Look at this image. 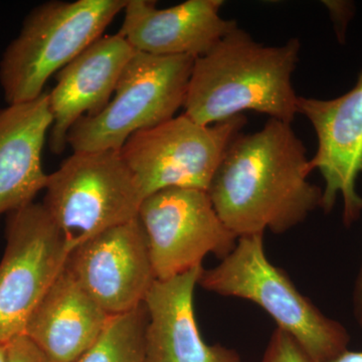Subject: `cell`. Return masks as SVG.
Listing matches in <instances>:
<instances>
[{
	"instance_id": "1",
	"label": "cell",
	"mask_w": 362,
	"mask_h": 362,
	"mask_svg": "<svg viewBox=\"0 0 362 362\" xmlns=\"http://www.w3.org/2000/svg\"><path fill=\"white\" fill-rule=\"evenodd\" d=\"M309 160L291 124L269 118L262 129L233 140L206 192L238 238L284 233L322 204Z\"/></svg>"
},
{
	"instance_id": "2",
	"label": "cell",
	"mask_w": 362,
	"mask_h": 362,
	"mask_svg": "<svg viewBox=\"0 0 362 362\" xmlns=\"http://www.w3.org/2000/svg\"><path fill=\"white\" fill-rule=\"evenodd\" d=\"M300 49L297 37L282 45H267L238 26L195 59L183 114L204 126L246 111L292 124L299 98L292 76Z\"/></svg>"
},
{
	"instance_id": "3",
	"label": "cell",
	"mask_w": 362,
	"mask_h": 362,
	"mask_svg": "<svg viewBox=\"0 0 362 362\" xmlns=\"http://www.w3.org/2000/svg\"><path fill=\"white\" fill-rule=\"evenodd\" d=\"M199 285L214 294L258 305L279 329L296 340L311 362L329 361L349 349L344 326L317 308L282 269L271 263L264 235L239 238L218 266L202 270Z\"/></svg>"
},
{
	"instance_id": "4",
	"label": "cell",
	"mask_w": 362,
	"mask_h": 362,
	"mask_svg": "<svg viewBox=\"0 0 362 362\" xmlns=\"http://www.w3.org/2000/svg\"><path fill=\"white\" fill-rule=\"evenodd\" d=\"M127 1L52 0L35 6L0 61V85L7 105L44 94L49 78L101 37Z\"/></svg>"
},
{
	"instance_id": "5",
	"label": "cell",
	"mask_w": 362,
	"mask_h": 362,
	"mask_svg": "<svg viewBox=\"0 0 362 362\" xmlns=\"http://www.w3.org/2000/svg\"><path fill=\"white\" fill-rule=\"evenodd\" d=\"M195 59L136 52L105 108L71 127L74 152L120 150L128 138L156 127L182 108Z\"/></svg>"
},
{
	"instance_id": "6",
	"label": "cell",
	"mask_w": 362,
	"mask_h": 362,
	"mask_svg": "<svg viewBox=\"0 0 362 362\" xmlns=\"http://www.w3.org/2000/svg\"><path fill=\"white\" fill-rule=\"evenodd\" d=\"M45 211L70 252L98 233L138 218L143 199L119 150L74 152L45 185Z\"/></svg>"
},
{
	"instance_id": "7",
	"label": "cell",
	"mask_w": 362,
	"mask_h": 362,
	"mask_svg": "<svg viewBox=\"0 0 362 362\" xmlns=\"http://www.w3.org/2000/svg\"><path fill=\"white\" fill-rule=\"evenodd\" d=\"M246 123L244 114L209 126L182 114L135 133L119 151L144 199L166 188L206 192L226 150Z\"/></svg>"
},
{
	"instance_id": "8",
	"label": "cell",
	"mask_w": 362,
	"mask_h": 362,
	"mask_svg": "<svg viewBox=\"0 0 362 362\" xmlns=\"http://www.w3.org/2000/svg\"><path fill=\"white\" fill-rule=\"evenodd\" d=\"M70 249L42 204L8 214L0 262V343L25 334L26 325L65 269Z\"/></svg>"
},
{
	"instance_id": "9",
	"label": "cell",
	"mask_w": 362,
	"mask_h": 362,
	"mask_svg": "<svg viewBox=\"0 0 362 362\" xmlns=\"http://www.w3.org/2000/svg\"><path fill=\"white\" fill-rule=\"evenodd\" d=\"M138 218L156 280L202 267L207 255L223 259L239 239L221 221L207 192L197 188H166L149 195Z\"/></svg>"
},
{
	"instance_id": "10",
	"label": "cell",
	"mask_w": 362,
	"mask_h": 362,
	"mask_svg": "<svg viewBox=\"0 0 362 362\" xmlns=\"http://www.w3.org/2000/svg\"><path fill=\"white\" fill-rule=\"evenodd\" d=\"M66 269L110 317L144 303L156 281L146 235L138 218L74 247Z\"/></svg>"
},
{
	"instance_id": "11",
	"label": "cell",
	"mask_w": 362,
	"mask_h": 362,
	"mask_svg": "<svg viewBox=\"0 0 362 362\" xmlns=\"http://www.w3.org/2000/svg\"><path fill=\"white\" fill-rule=\"evenodd\" d=\"M297 112L308 119L318 140L309 162L325 182L321 209L330 213L341 197L343 223L352 226L362 214L356 187L362 173V71L354 88L335 99L298 98Z\"/></svg>"
},
{
	"instance_id": "12",
	"label": "cell",
	"mask_w": 362,
	"mask_h": 362,
	"mask_svg": "<svg viewBox=\"0 0 362 362\" xmlns=\"http://www.w3.org/2000/svg\"><path fill=\"white\" fill-rule=\"evenodd\" d=\"M223 0H187L158 9L151 0H128L119 35L136 52L197 59L238 28L221 16Z\"/></svg>"
},
{
	"instance_id": "13",
	"label": "cell",
	"mask_w": 362,
	"mask_h": 362,
	"mask_svg": "<svg viewBox=\"0 0 362 362\" xmlns=\"http://www.w3.org/2000/svg\"><path fill=\"white\" fill-rule=\"evenodd\" d=\"M136 54L118 33L102 35L56 74L49 95L52 116L49 148L65 151L68 134L84 116L99 113L110 102L124 69Z\"/></svg>"
},
{
	"instance_id": "14",
	"label": "cell",
	"mask_w": 362,
	"mask_h": 362,
	"mask_svg": "<svg viewBox=\"0 0 362 362\" xmlns=\"http://www.w3.org/2000/svg\"><path fill=\"white\" fill-rule=\"evenodd\" d=\"M202 267L156 280L145 298L146 362H243L235 350L202 339L194 313V290Z\"/></svg>"
},
{
	"instance_id": "15",
	"label": "cell",
	"mask_w": 362,
	"mask_h": 362,
	"mask_svg": "<svg viewBox=\"0 0 362 362\" xmlns=\"http://www.w3.org/2000/svg\"><path fill=\"white\" fill-rule=\"evenodd\" d=\"M52 125L47 93L0 109V216L33 204L45 189L42 153Z\"/></svg>"
},
{
	"instance_id": "16",
	"label": "cell",
	"mask_w": 362,
	"mask_h": 362,
	"mask_svg": "<svg viewBox=\"0 0 362 362\" xmlns=\"http://www.w3.org/2000/svg\"><path fill=\"white\" fill-rule=\"evenodd\" d=\"M111 317L78 285L66 266L25 330L49 362H76L97 341Z\"/></svg>"
},
{
	"instance_id": "17",
	"label": "cell",
	"mask_w": 362,
	"mask_h": 362,
	"mask_svg": "<svg viewBox=\"0 0 362 362\" xmlns=\"http://www.w3.org/2000/svg\"><path fill=\"white\" fill-rule=\"evenodd\" d=\"M145 304L111 317L97 341L76 362H146Z\"/></svg>"
},
{
	"instance_id": "18",
	"label": "cell",
	"mask_w": 362,
	"mask_h": 362,
	"mask_svg": "<svg viewBox=\"0 0 362 362\" xmlns=\"http://www.w3.org/2000/svg\"><path fill=\"white\" fill-rule=\"evenodd\" d=\"M261 362H311L296 340L276 328Z\"/></svg>"
},
{
	"instance_id": "19",
	"label": "cell",
	"mask_w": 362,
	"mask_h": 362,
	"mask_svg": "<svg viewBox=\"0 0 362 362\" xmlns=\"http://www.w3.org/2000/svg\"><path fill=\"white\" fill-rule=\"evenodd\" d=\"M6 362H49L44 354L25 335L6 344Z\"/></svg>"
},
{
	"instance_id": "20",
	"label": "cell",
	"mask_w": 362,
	"mask_h": 362,
	"mask_svg": "<svg viewBox=\"0 0 362 362\" xmlns=\"http://www.w3.org/2000/svg\"><path fill=\"white\" fill-rule=\"evenodd\" d=\"M322 4L330 14L338 40L343 44L347 26L356 13V6L350 1H323Z\"/></svg>"
},
{
	"instance_id": "21",
	"label": "cell",
	"mask_w": 362,
	"mask_h": 362,
	"mask_svg": "<svg viewBox=\"0 0 362 362\" xmlns=\"http://www.w3.org/2000/svg\"><path fill=\"white\" fill-rule=\"evenodd\" d=\"M352 304H354V314L356 322L362 329V259L361 268H359L356 283H354Z\"/></svg>"
},
{
	"instance_id": "22",
	"label": "cell",
	"mask_w": 362,
	"mask_h": 362,
	"mask_svg": "<svg viewBox=\"0 0 362 362\" xmlns=\"http://www.w3.org/2000/svg\"><path fill=\"white\" fill-rule=\"evenodd\" d=\"M327 362H362V351H351L347 349Z\"/></svg>"
},
{
	"instance_id": "23",
	"label": "cell",
	"mask_w": 362,
	"mask_h": 362,
	"mask_svg": "<svg viewBox=\"0 0 362 362\" xmlns=\"http://www.w3.org/2000/svg\"><path fill=\"white\" fill-rule=\"evenodd\" d=\"M6 345L0 343V362H6Z\"/></svg>"
}]
</instances>
